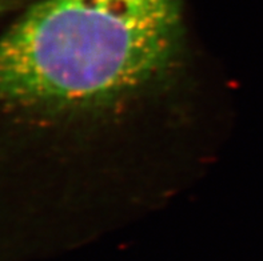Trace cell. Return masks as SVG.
<instances>
[{"label": "cell", "instance_id": "cell-1", "mask_svg": "<svg viewBox=\"0 0 263 261\" xmlns=\"http://www.w3.org/2000/svg\"><path fill=\"white\" fill-rule=\"evenodd\" d=\"M182 0H40L0 36V103L103 106L171 63Z\"/></svg>", "mask_w": 263, "mask_h": 261}, {"label": "cell", "instance_id": "cell-2", "mask_svg": "<svg viewBox=\"0 0 263 261\" xmlns=\"http://www.w3.org/2000/svg\"><path fill=\"white\" fill-rule=\"evenodd\" d=\"M7 2H10V0H0V10H2L4 6H6Z\"/></svg>", "mask_w": 263, "mask_h": 261}]
</instances>
